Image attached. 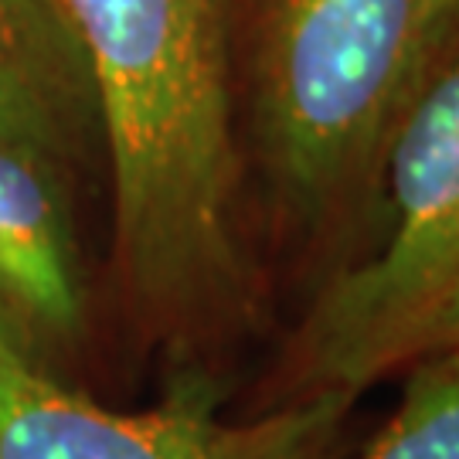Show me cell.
Here are the masks:
<instances>
[{
	"label": "cell",
	"instance_id": "3",
	"mask_svg": "<svg viewBox=\"0 0 459 459\" xmlns=\"http://www.w3.org/2000/svg\"><path fill=\"white\" fill-rule=\"evenodd\" d=\"M381 178L392 229L324 286L296 333L303 394L347 392L411 364L459 293V38L394 130Z\"/></svg>",
	"mask_w": 459,
	"mask_h": 459
},
{
	"label": "cell",
	"instance_id": "5",
	"mask_svg": "<svg viewBox=\"0 0 459 459\" xmlns=\"http://www.w3.org/2000/svg\"><path fill=\"white\" fill-rule=\"evenodd\" d=\"M0 333L58 377L89 341L65 170L11 140H0Z\"/></svg>",
	"mask_w": 459,
	"mask_h": 459
},
{
	"label": "cell",
	"instance_id": "2",
	"mask_svg": "<svg viewBox=\"0 0 459 459\" xmlns=\"http://www.w3.org/2000/svg\"><path fill=\"white\" fill-rule=\"evenodd\" d=\"M459 38V0H238L235 72L286 214L320 231L381 184L402 116Z\"/></svg>",
	"mask_w": 459,
	"mask_h": 459
},
{
	"label": "cell",
	"instance_id": "6",
	"mask_svg": "<svg viewBox=\"0 0 459 459\" xmlns=\"http://www.w3.org/2000/svg\"><path fill=\"white\" fill-rule=\"evenodd\" d=\"M0 140L62 170L102 147L82 45L55 0H0Z\"/></svg>",
	"mask_w": 459,
	"mask_h": 459
},
{
	"label": "cell",
	"instance_id": "8",
	"mask_svg": "<svg viewBox=\"0 0 459 459\" xmlns=\"http://www.w3.org/2000/svg\"><path fill=\"white\" fill-rule=\"evenodd\" d=\"M432 351H459V293L446 303V310L439 313L436 324L429 327L422 354H432ZM422 354H419V358H422Z\"/></svg>",
	"mask_w": 459,
	"mask_h": 459
},
{
	"label": "cell",
	"instance_id": "1",
	"mask_svg": "<svg viewBox=\"0 0 459 459\" xmlns=\"http://www.w3.org/2000/svg\"><path fill=\"white\" fill-rule=\"evenodd\" d=\"M55 4L96 89L123 293L164 333L229 324L252 299L238 229V0Z\"/></svg>",
	"mask_w": 459,
	"mask_h": 459
},
{
	"label": "cell",
	"instance_id": "4",
	"mask_svg": "<svg viewBox=\"0 0 459 459\" xmlns=\"http://www.w3.org/2000/svg\"><path fill=\"white\" fill-rule=\"evenodd\" d=\"M351 402L347 392H313L229 419L212 377L184 375L153 409L116 411L0 333V459H327Z\"/></svg>",
	"mask_w": 459,
	"mask_h": 459
},
{
	"label": "cell",
	"instance_id": "7",
	"mask_svg": "<svg viewBox=\"0 0 459 459\" xmlns=\"http://www.w3.org/2000/svg\"><path fill=\"white\" fill-rule=\"evenodd\" d=\"M388 426L364 459H459V351L415 358Z\"/></svg>",
	"mask_w": 459,
	"mask_h": 459
}]
</instances>
